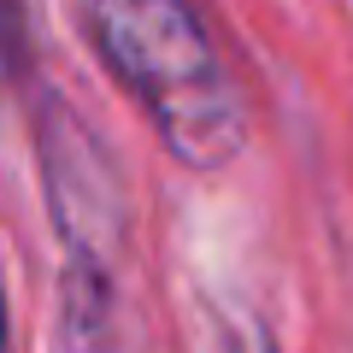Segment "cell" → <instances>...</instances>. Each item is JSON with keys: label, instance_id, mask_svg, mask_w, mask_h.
I'll return each instance as SVG.
<instances>
[{"label": "cell", "instance_id": "cell-3", "mask_svg": "<svg viewBox=\"0 0 353 353\" xmlns=\"http://www.w3.org/2000/svg\"><path fill=\"white\" fill-rule=\"evenodd\" d=\"M59 330L65 353H118V318H112V271L88 259H65L59 289Z\"/></svg>", "mask_w": 353, "mask_h": 353}, {"label": "cell", "instance_id": "cell-2", "mask_svg": "<svg viewBox=\"0 0 353 353\" xmlns=\"http://www.w3.org/2000/svg\"><path fill=\"white\" fill-rule=\"evenodd\" d=\"M41 171H48V212L65 236V253L112 271L124 248V183L101 136H88V124L59 94H48L41 106Z\"/></svg>", "mask_w": 353, "mask_h": 353}, {"label": "cell", "instance_id": "cell-1", "mask_svg": "<svg viewBox=\"0 0 353 353\" xmlns=\"http://www.w3.org/2000/svg\"><path fill=\"white\" fill-rule=\"evenodd\" d=\"M106 71L189 171H224L248 141L236 77L194 0H77Z\"/></svg>", "mask_w": 353, "mask_h": 353}, {"label": "cell", "instance_id": "cell-4", "mask_svg": "<svg viewBox=\"0 0 353 353\" xmlns=\"http://www.w3.org/2000/svg\"><path fill=\"white\" fill-rule=\"evenodd\" d=\"M224 353H277V341H271V330H265L259 318H230Z\"/></svg>", "mask_w": 353, "mask_h": 353}, {"label": "cell", "instance_id": "cell-5", "mask_svg": "<svg viewBox=\"0 0 353 353\" xmlns=\"http://www.w3.org/2000/svg\"><path fill=\"white\" fill-rule=\"evenodd\" d=\"M0 353H12V312H6V283H0Z\"/></svg>", "mask_w": 353, "mask_h": 353}]
</instances>
